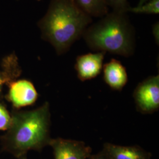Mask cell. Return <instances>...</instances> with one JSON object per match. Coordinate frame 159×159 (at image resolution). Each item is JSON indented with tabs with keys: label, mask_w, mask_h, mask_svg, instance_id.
<instances>
[{
	"label": "cell",
	"mask_w": 159,
	"mask_h": 159,
	"mask_svg": "<svg viewBox=\"0 0 159 159\" xmlns=\"http://www.w3.org/2000/svg\"><path fill=\"white\" fill-rule=\"evenodd\" d=\"M92 22V18L73 0H51L38 25L42 39L54 47L58 55H61L83 37Z\"/></svg>",
	"instance_id": "2"
},
{
	"label": "cell",
	"mask_w": 159,
	"mask_h": 159,
	"mask_svg": "<svg viewBox=\"0 0 159 159\" xmlns=\"http://www.w3.org/2000/svg\"><path fill=\"white\" fill-rule=\"evenodd\" d=\"M106 53L97 52L81 55L76 58L75 69L81 81L93 79L101 73Z\"/></svg>",
	"instance_id": "7"
},
{
	"label": "cell",
	"mask_w": 159,
	"mask_h": 159,
	"mask_svg": "<svg viewBox=\"0 0 159 159\" xmlns=\"http://www.w3.org/2000/svg\"><path fill=\"white\" fill-rule=\"evenodd\" d=\"M21 70L15 54L4 58L2 61V69L0 70V96L4 84L8 85L20 75Z\"/></svg>",
	"instance_id": "10"
},
{
	"label": "cell",
	"mask_w": 159,
	"mask_h": 159,
	"mask_svg": "<svg viewBox=\"0 0 159 159\" xmlns=\"http://www.w3.org/2000/svg\"><path fill=\"white\" fill-rule=\"evenodd\" d=\"M137 109L143 114H152L159 108V75L148 77L137 85L133 93Z\"/></svg>",
	"instance_id": "4"
},
{
	"label": "cell",
	"mask_w": 159,
	"mask_h": 159,
	"mask_svg": "<svg viewBox=\"0 0 159 159\" xmlns=\"http://www.w3.org/2000/svg\"><path fill=\"white\" fill-rule=\"evenodd\" d=\"M80 8L92 17L102 18L108 12L106 0H73Z\"/></svg>",
	"instance_id": "11"
},
{
	"label": "cell",
	"mask_w": 159,
	"mask_h": 159,
	"mask_svg": "<svg viewBox=\"0 0 159 159\" xmlns=\"http://www.w3.org/2000/svg\"><path fill=\"white\" fill-rule=\"evenodd\" d=\"M11 116L10 125L1 137L3 150L18 158L30 150L41 152L49 145L51 114L48 102L33 110H13Z\"/></svg>",
	"instance_id": "1"
},
{
	"label": "cell",
	"mask_w": 159,
	"mask_h": 159,
	"mask_svg": "<svg viewBox=\"0 0 159 159\" xmlns=\"http://www.w3.org/2000/svg\"><path fill=\"white\" fill-rule=\"evenodd\" d=\"M11 120V114L6 107L0 103V131L7 130Z\"/></svg>",
	"instance_id": "13"
},
{
	"label": "cell",
	"mask_w": 159,
	"mask_h": 159,
	"mask_svg": "<svg viewBox=\"0 0 159 159\" xmlns=\"http://www.w3.org/2000/svg\"><path fill=\"white\" fill-rule=\"evenodd\" d=\"M87 159H110L108 155L105 152V151L102 149L100 152L96 154H91L90 157Z\"/></svg>",
	"instance_id": "15"
},
{
	"label": "cell",
	"mask_w": 159,
	"mask_h": 159,
	"mask_svg": "<svg viewBox=\"0 0 159 159\" xmlns=\"http://www.w3.org/2000/svg\"><path fill=\"white\" fill-rule=\"evenodd\" d=\"M128 12L136 14H159V0H148V2L140 7H130L127 10Z\"/></svg>",
	"instance_id": "12"
},
{
	"label": "cell",
	"mask_w": 159,
	"mask_h": 159,
	"mask_svg": "<svg viewBox=\"0 0 159 159\" xmlns=\"http://www.w3.org/2000/svg\"><path fill=\"white\" fill-rule=\"evenodd\" d=\"M7 98L15 108H20L33 104L39 94L34 84L25 79L14 80L9 84Z\"/></svg>",
	"instance_id": "6"
},
{
	"label": "cell",
	"mask_w": 159,
	"mask_h": 159,
	"mask_svg": "<svg viewBox=\"0 0 159 159\" xmlns=\"http://www.w3.org/2000/svg\"><path fill=\"white\" fill-rule=\"evenodd\" d=\"M153 33L154 36L156 43H157V44H159V23H157L154 25L153 27Z\"/></svg>",
	"instance_id": "16"
},
{
	"label": "cell",
	"mask_w": 159,
	"mask_h": 159,
	"mask_svg": "<svg viewBox=\"0 0 159 159\" xmlns=\"http://www.w3.org/2000/svg\"><path fill=\"white\" fill-rule=\"evenodd\" d=\"M18 159H27V154L24 155V156H22L18 157Z\"/></svg>",
	"instance_id": "18"
},
{
	"label": "cell",
	"mask_w": 159,
	"mask_h": 159,
	"mask_svg": "<svg viewBox=\"0 0 159 159\" xmlns=\"http://www.w3.org/2000/svg\"><path fill=\"white\" fill-rule=\"evenodd\" d=\"M103 79L113 90L121 91L128 81L125 67L121 62L113 58L103 66Z\"/></svg>",
	"instance_id": "8"
},
{
	"label": "cell",
	"mask_w": 159,
	"mask_h": 159,
	"mask_svg": "<svg viewBox=\"0 0 159 159\" xmlns=\"http://www.w3.org/2000/svg\"><path fill=\"white\" fill-rule=\"evenodd\" d=\"M108 7H110L113 11L127 13L130 5L127 0H106Z\"/></svg>",
	"instance_id": "14"
},
{
	"label": "cell",
	"mask_w": 159,
	"mask_h": 159,
	"mask_svg": "<svg viewBox=\"0 0 159 159\" xmlns=\"http://www.w3.org/2000/svg\"><path fill=\"white\" fill-rule=\"evenodd\" d=\"M102 149L110 159H150L151 154L139 146H120L110 143L104 144Z\"/></svg>",
	"instance_id": "9"
},
{
	"label": "cell",
	"mask_w": 159,
	"mask_h": 159,
	"mask_svg": "<svg viewBox=\"0 0 159 159\" xmlns=\"http://www.w3.org/2000/svg\"><path fill=\"white\" fill-rule=\"evenodd\" d=\"M148 0H139V2L137 4V7H140V6H142L144 3H146V2H148Z\"/></svg>",
	"instance_id": "17"
},
{
	"label": "cell",
	"mask_w": 159,
	"mask_h": 159,
	"mask_svg": "<svg viewBox=\"0 0 159 159\" xmlns=\"http://www.w3.org/2000/svg\"><path fill=\"white\" fill-rule=\"evenodd\" d=\"M52 148L55 159H87L91 154V148L81 141L51 139L49 145Z\"/></svg>",
	"instance_id": "5"
},
{
	"label": "cell",
	"mask_w": 159,
	"mask_h": 159,
	"mask_svg": "<svg viewBox=\"0 0 159 159\" xmlns=\"http://www.w3.org/2000/svg\"><path fill=\"white\" fill-rule=\"evenodd\" d=\"M135 34L127 13L113 11L90 24L82 37L93 51L130 57L135 50Z\"/></svg>",
	"instance_id": "3"
},
{
	"label": "cell",
	"mask_w": 159,
	"mask_h": 159,
	"mask_svg": "<svg viewBox=\"0 0 159 159\" xmlns=\"http://www.w3.org/2000/svg\"><path fill=\"white\" fill-rule=\"evenodd\" d=\"M37 1H41V0H37Z\"/></svg>",
	"instance_id": "19"
}]
</instances>
